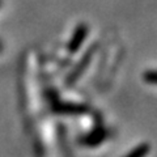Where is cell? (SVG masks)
<instances>
[{
  "instance_id": "7a4b0ae2",
  "label": "cell",
  "mask_w": 157,
  "mask_h": 157,
  "mask_svg": "<svg viewBox=\"0 0 157 157\" xmlns=\"http://www.w3.org/2000/svg\"><path fill=\"white\" fill-rule=\"evenodd\" d=\"M149 152V145L148 144H141L139 147H136L135 149H132L127 156L124 157H144Z\"/></svg>"
},
{
  "instance_id": "6da1fadb",
  "label": "cell",
  "mask_w": 157,
  "mask_h": 157,
  "mask_svg": "<svg viewBox=\"0 0 157 157\" xmlns=\"http://www.w3.org/2000/svg\"><path fill=\"white\" fill-rule=\"evenodd\" d=\"M85 36H86V28H85V26L78 28L77 30H76V33H75V36H73V38H72L71 43H70V50H71V51L76 50V48L80 46L81 41L85 38Z\"/></svg>"
}]
</instances>
